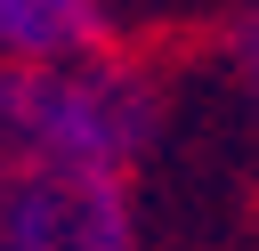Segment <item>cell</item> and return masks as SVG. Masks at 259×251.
Returning <instances> with one entry per match:
<instances>
[{"label":"cell","mask_w":259,"mask_h":251,"mask_svg":"<svg viewBox=\"0 0 259 251\" xmlns=\"http://www.w3.org/2000/svg\"><path fill=\"white\" fill-rule=\"evenodd\" d=\"M113 40V0H0V65H73Z\"/></svg>","instance_id":"7a4b0ae2"},{"label":"cell","mask_w":259,"mask_h":251,"mask_svg":"<svg viewBox=\"0 0 259 251\" xmlns=\"http://www.w3.org/2000/svg\"><path fill=\"white\" fill-rule=\"evenodd\" d=\"M146 73L97 57L0 65V251H138Z\"/></svg>","instance_id":"6da1fadb"},{"label":"cell","mask_w":259,"mask_h":251,"mask_svg":"<svg viewBox=\"0 0 259 251\" xmlns=\"http://www.w3.org/2000/svg\"><path fill=\"white\" fill-rule=\"evenodd\" d=\"M235 65H243V97H251V113H259V0H251V16H243V40H235Z\"/></svg>","instance_id":"3957f363"}]
</instances>
